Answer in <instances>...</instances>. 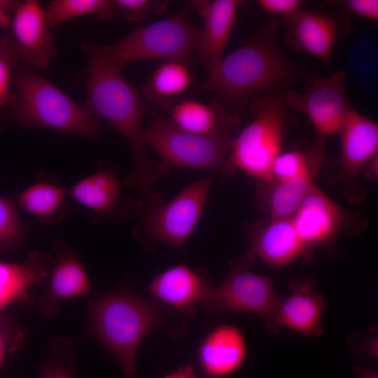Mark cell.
Wrapping results in <instances>:
<instances>
[{"label": "cell", "instance_id": "cell-36", "mask_svg": "<svg viewBox=\"0 0 378 378\" xmlns=\"http://www.w3.org/2000/svg\"><path fill=\"white\" fill-rule=\"evenodd\" d=\"M352 13L370 20H378L377 0H348L344 3Z\"/></svg>", "mask_w": 378, "mask_h": 378}, {"label": "cell", "instance_id": "cell-22", "mask_svg": "<svg viewBox=\"0 0 378 378\" xmlns=\"http://www.w3.org/2000/svg\"><path fill=\"white\" fill-rule=\"evenodd\" d=\"M169 121L186 132L202 136L232 135L237 116L230 113L216 100L205 104L189 99L169 106Z\"/></svg>", "mask_w": 378, "mask_h": 378}, {"label": "cell", "instance_id": "cell-20", "mask_svg": "<svg viewBox=\"0 0 378 378\" xmlns=\"http://www.w3.org/2000/svg\"><path fill=\"white\" fill-rule=\"evenodd\" d=\"M210 286L193 270L184 264L172 267L155 276L149 293L177 311L194 314L197 304H202Z\"/></svg>", "mask_w": 378, "mask_h": 378}, {"label": "cell", "instance_id": "cell-37", "mask_svg": "<svg viewBox=\"0 0 378 378\" xmlns=\"http://www.w3.org/2000/svg\"><path fill=\"white\" fill-rule=\"evenodd\" d=\"M21 2L17 1L0 0V27H6L11 25L12 20L9 13L16 10Z\"/></svg>", "mask_w": 378, "mask_h": 378}, {"label": "cell", "instance_id": "cell-27", "mask_svg": "<svg viewBox=\"0 0 378 378\" xmlns=\"http://www.w3.org/2000/svg\"><path fill=\"white\" fill-rule=\"evenodd\" d=\"M45 13L49 26L85 15H95L102 20H111L114 15L110 0H55L47 6Z\"/></svg>", "mask_w": 378, "mask_h": 378}, {"label": "cell", "instance_id": "cell-26", "mask_svg": "<svg viewBox=\"0 0 378 378\" xmlns=\"http://www.w3.org/2000/svg\"><path fill=\"white\" fill-rule=\"evenodd\" d=\"M192 77L188 63L164 61L153 74L143 88L146 97L160 102V107L186 93Z\"/></svg>", "mask_w": 378, "mask_h": 378}, {"label": "cell", "instance_id": "cell-7", "mask_svg": "<svg viewBox=\"0 0 378 378\" xmlns=\"http://www.w3.org/2000/svg\"><path fill=\"white\" fill-rule=\"evenodd\" d=\"M214 176L190 183L169 202L157 193L140 197L132 210L137 218L134 233L172 246L184 245L201 218Z\"/></svg>", "mask_w": 378, "mask_h": 378}, {"label": "cell", "instance_id": "cell-4", "mask_svg": "<svg viewBox=\"0 0 378 378\" xmlns=\"http://www.w3.org/2000/svg\"><path fill=\"white\" fill-rule=\"evenodd\" d=\"M17 97L10 112L20 125L74 133L92 139L104 125L63 92L32 71L18 72L14 80Z\"/></svg>", "mask_w": 378, "mask_h": 378}, {"label": "cell", "instance_id": "cell-31", "mask_svg": "<svg viewBox=\"0 0 378 378\" xmlns=\"http://www.w3.org/2000/svg\"><path fill=\"white\" fill-rule=\"evenodd\" d=\"M19 59L18 45L10 37L0 38V106L13 102L9 93L12 70Z\"/></svg>", "mask_w": 378, "mask_h": 378}, {"label": "cell", "instance_id": "cell-16", "mask_svg": "<svg viewBox=\"0 0 378 378\" xmlns=\"http://www.w3.org/2000/svg\"><path fill=\"white\" fill-rule=\"evenodd\" d=\"M326 138L316 134L309 165L302 174L285 182H261L258 200L268 209L270 219L291 218L315 185L325 161Z\"/></svg>", "mask_w": 378, "mask_h": 378}, {"label": "cell", "instance_id": "cell-25", "mask_svg": "<svg viewBox=\"0 0 378 378\" xmlns=\"http://www.w3.org/2000/svg\"><path fill=\"white\" fill-rule=\"evenodd\" d=\"M66 190L53 177L42 176L18 195L19 206L41 223H59L68 210Z\"/></svg>", "mask_w": 378, "mask_h": 378}, {"label": "cell", "instance_id": "cell-9", "mask_svg": "<svg viewBox=\"0 0 378 378\" xmlns=\"http://www.w3.org/2000/svg\"><path fill=\"white\" fill-rule=\"evenodd\" d=\"M270 277L249 270L242 258L231 262L223 284L210 288L201 306L209 313L241 312L258 316L267 326L280 303Z\"/></svg>", "mask_w": 378, "mask_h": 378}, {"label": "cell", "instance_id": "cell-30", "mask_svg": "<svg viewBox=\"0 0 378 378\" xmlns=\"http://www.w3.org/2000/svg\"><path fill=\"white\" fill-rule=\"evenodd\" d=\"M113 15L130 22H138L149 15L164 12L169 1L166 0H110Z\"/></svg>", "mask_w": 378, "mask_h": 378}, {"label": "cell", "instance_id": "cell-19", "mask_svg": "<svg viewBox=\"0 0 378 378\" xmlns=\"http://www.w3.org/2000/svg\"><path fill=\"white\" fill-rule=\"evenodd\" d=\"M246 356L245 337L232 325H221L213 329L197 350L200 368L210 378H224L234 374L243 365Z\"/></svg>", "mask_w": 378, "mask_h": 378}, {"label": "cell", "instance_id": "cell-3", "mask_svg": "<svg viewBox=\"0 0 378 378\" xmlns=\"http://www.w3.org/2000/svg\"><path fill=\"white\" fill-rule=\"evenodd\" d=\"M90 315L100 342L118 362L125 377L134 378L139 344L159 323L160 308L133 295L113 294L96 302Z\"/></svg>", "mask_w": 378, "mask_h": 378}, {"label": "cell", "instance_id": "cell-34", "mask_svg": "<svg viewBox=\"0 0 378 378\" xmlns=\"http://www.w3.org/2000/svg\"><path fill=\"white\" fill-rule=\"evenodd\" d=\"M360 344L349 340V344L352 353L359 359L368 357L377 358V336L371 337H363L362 335L351 336Z\"/></svg>", "mask_w": 378, "mask_h": 378}, {"label": "cell", "instance_id": "cell-15", "mask_svg": "<svg viewBox=\"0 0 378 378\" xmlns=\"http://www.w3.org/2000/svg\"><path fill=\"white\" fill-rule=\"evenodd\" d=\"M19 59L27 66L44 70L57 54L55 38L49 30L45 10L34 0L21 2L11 25Z\"/></svg>", "mask_w": 378, "mask_h": 378}, {"label": "cell", "instance_id": "cell-32", "mask_svg": "<svg viewBox=\"0 0 378 378\" xmlns=\"http://www.w3.org/2000/svg\"><path fill=\"white\" fill-rule=\"evenodd\" d=\"M23 340L19 325L4 312H0V368L7 353L16 351Z\"/></svg>", "mask_w": 378, "mask_h": 378}, {"label": "cell", "instance_id": "cell-5", "mask_svg": "<svg viewBox=\"0 0 378 378\" xmlns=\"http://www.w3.org/2000/svg\"><path fill=\"white\" fill-rule=\"evenodd\" d=\"M186 3L173 15L136 28L127 36L99 47L104 59L120 71L142 60L180 61L188 63L196 52L200 30L192 23Z\"/></svg>", "mask_w": 378, "mask_h": 378}, {"label": "cell", "instance_id": "cell-38", "mask_svg": "<svg viewBox=\"0 0 378 378\" xmlns=\"http://www.w3.org/2000/svg\"><path fill=\"white\" fill-rule=\"evenodd\" d=\"M366 178L375 179L378 175V154L372 158L365 167L363 172Z\"/></svg>", "mask_w": 378, "mask_h": 378}, {"label": "cell", "instance_id": "cell-33", "mask_svg": "<svg viewBox=\"0 0 378 378\" xmlns=\"http://www.w3.org/2000/svg\"><path fill=\"white\" fill-rule=\"evenodd\" d=\"M257 4L267 13L281 15L287 20L300 10L301 1L299 0H258Z\"/></svg>", "mask_w": 378, "mask_h": 378}, {"label": "cell", "instance_id": "cell-39", "mask_svg": "<svg viewBox=\"0 0 378 378\" xmlns=\"http://www.w3.org/2000/svg\"><path fill=\"white\" fill-rule=\"evenodd\" d=\"M163 378H198L190 365L181 367L176 371L166 374Z\"/></svg>", "mask_w": 378, "mask_h": 378}, {"label": "cell", "instance_id": "cell-18", "mask_svg": "<svg viewBox=\"0 0 378 378\" xmlns=\"http://www.w3.org/2000/svg\"><path fill=\"white\" fill-rule=\"evenodd\" d=\"M239 0H195L190 3L203 19L196 52L207 71L223 57L234 26Z\"/></svg>", "mask_w": 378, "mask_h": 378}, {"label": "cell", "instance_id": "cell-13", "mask_svg": "<svg viewBox=\"0 0 378 378\" xmlns=\"http://www.w3.org/2000/svg\"><path fill=\"white\" fill-rule=\"evenodd\" d=\"M325 309V299L313 280L293 281L267 328L274 333L284 327L304 336H319L324 331L321 321Z\"/></svg>", "mask_w": 378, "mask_h": 378}, {"label": "cell", "instance_id": "cell-11", "mask_svg": "<svg viewBox=\"0 0 378 378\" xmlns=\"http://www.w3.org/2000/svg\"><path fill=\"white\" fill-rule=\"evenodd\" d=\"M338 133L342 191L348 200L358 203L365 195L359 185L360 175L378 154V125L351 108Z\"/></svg>", "mask_w": 378, "mask_h": 378}, {"label": "cell", "instance_id": "cell-8", "mask_svg": "<svg viewBox=\"0 0 378 378\" xmlns=\"http://www.w3.org/2000/svg\"><path fill=\"white\" fill-rule=\"evenodd\" d=\"M234 138L232 135L202 136L182 130L154 113L144 129L143 141L172 167L214 170L224 166Z\"/></svg>", "mask_w": 378, "mask_h": 378}, {"label": "cell", "instance_id": "cell-10", "mask_svg": "<svg viewBox=\"0 0 378 378\" xmlns=\"http://www.w3.org/2000/svg\"><path fill=\"white\" fill-rule=\"evenodd\" d=\"M345 75L335 71L330 76H314L304 93L288 90L284 96L287 106L307 116L316 134L327 137L338 133L352 108L346 94Z\"/></svg>", "mask_w": 378, "mask_h": 378}, {"label": "cell", "instance_id": "cell-14", "mask_svg": "<svg viewBox=\"0 0 378 378\" xmlns=\"http://www.w3.org/2000/svg\"><path fill=\"white\" fill-rule=\"evenodd\" d=\"M312 251L299 236L291 218H274L251 232L242 259L248 265L260 258L272 267L280 268L299 258L309 260Z\"/></svg>", "mask_w": 378, "mask_h": 378}, {"label": "cell", "instance_id": "cell-21", "mask_svg": "<svg viewBox=\"0 0 378 378\" xmlns=\"http://www.w3.org/2000/svg\"><path fill=\"white\" fill-rule=\"evenodd\" d=\"M52 257L34 251L22 263L0 262V312L10 304L29 302V291L50 275Z\"/></svg>", "mask_w": 378, "mask_h": 378}, {"label": "cell", "instance_id": "cell-29", "mask_svg": "<svg viewBox=\"0 0 378 378\" xmlns=\"http://www.w3.org/2000/svg\"><path fill=\"white\" fill-rule=\"evenodd\" d=\"M310 160V149L281 153L272 164V181L285 182L300 176L307 169Z\"/></svg>", "mask_w": 378, "mask_h": 378}, {"label": "cell", "instance_id": "cell-28", "mask_svg": "<svg viewBox=\"0 0 378 378\" xmlns=\"http://www.w3.org/2000/svg\"><path fill=\"white\" fill-rule=\"evenodd\" d=\"M24 227L18 214L15 203L0 197V250L13 248L20 244Z\"/></svg>", "mask_w": 378, "mask_h": 378}, {"label": "cell", "instance_id": "cell-2", "mask_svg": "<svg viewBox=\"0 0 378 378\" xmlns=\"http://www.w3.org/2000/svg\"><path fill=\"white\" fill-rule=\"evenodd\" d=\"M279 22L272 20L248 43L218 60L208 71L206 80L162 109L211 91L216 92L218 102L237 116L257 93L286 86L295 76L296 69L279 46Z\"/></svg>", "mask_w": 378, "mask_h": 378}, {"label": "cell", "instance_id": "cell-24", "mask_svg": "<svg viewBox=\"0 0 378 378\" xmlns=\"http://www.w3.org/2000/svg\"><path fill=\"white\" fill-rule=\"evenodd\" d=\"M297 44L304 52L330 63L337 27L328 15L300 10L286 20Z\"/></svg>", "mask_w": 378, "mask_h": 378}, {"label": "cell", "instance_id": "cell-6", "mask_svg": "<svg viewBox=\"0 0 378 378\" xmlns=\"http://www.w3.org/2000/svg\"><path fill=\"white\" fill-rule=\"evenodd\" d=\"M253 98L251 102L255 116L233 139L221 170L227 176L241 170L262 183H270L272 164L281 153L286 104L283 95Z\"/></svg>", "mask_w": 378, "mask_h": 378}, {"label": "cell", "instance_id": "cell-35", "mask_svg": "<svg viewBox=\"0 0 378 378\" xmlns=\"http://www.w3.org/2000/svg\"><path fill=\"white\" fill-rule=\"evenodd\" d=\"M74 370L71 361L52 360L42 367L39 378H73Z\"/></svg>", "mask_w": 378, "mask_h": 378}, {"label": "cell", "instance_id": "cell-1", "mask_svg": "<svg viewBox=\"0 0 378 378\" xmlns=\"http://www.w3.org/2000/svg\"><path fill=\"white\" fill-rule=\"evenodd\" d=\"M89 55L86 100L83 106L91 115L108 122L125 138L134 158L132 172L122 180L124 186L139 191L141 197L156 193L160 181L170 172L151 158L143 141V120L146 107L135 87L110 64L99 46L88 41Z\"/></svg>", "mask_w": 378, "mask_h": 378}, {"label": "cell", "instance_id": "cell-40", "mask_svg": "<svg viewBox=\"0 0 378 378\" xmlns=\"http://www.w3.org/2000/svg\"><path fill=\"white\" fill-rule=\"evenodd\" d=\"M354 372L356 378H378V374L374 370L367 368L356 366Z\"/></svg>", "mask_w": 378, "mask_h": 378}, {"label": "cell", "instance_id": "cell-12", "mask_svg": "<svg viewBox=\"0 0 378 378\" xmlns=\"http://www.w3.org/2000/svg\"><path fill=\"white\" fill-rule=\"evenodd\" d=\"M121 181L110 167L99 166L92 174L66 190L73 198L92 211L93 222L121 223L132 212V200L122 195Z\"/></svg>", "mask_w": 378, "mask_h": 378}, {"label": "cell", "instance_id": "cell-23", "mask_svg": "<svg viewBox=\"0 0 378 378\" xmlns=\"http://www.w3.org/2000/svg\"><path fill=\"white\" fill-rule=\"evenodd\" d=\"M48 292L40 298L41 311L49 316L58 313L59 303L85 295L90 289L89 278L76 255L71 252L58 255L52 263Z\"/></svg>", "mask_w": 378, "mask_h": 378}, {"label": "cell", "instance_id": "cell-17", "mask_svg": "<svg viewBox=\"0 0 378 378\" xmlns=\"http://www.w3.org/2000/svg\"><path fill=\"white\" fill-rule=\"evenodd\" d=\"M291 219L303 242L313 251L314 246L335 238L344 225L346 212L314 185Z\"/></svg>", "mask_w": 378, "mask_h": 378}]
</instances>
